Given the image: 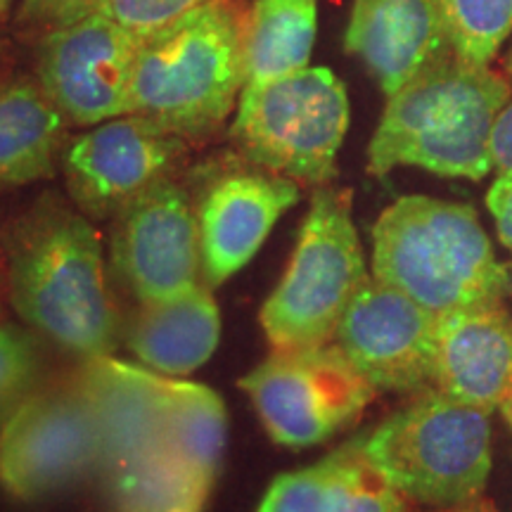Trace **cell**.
<instances>
[{
    "mask_svg": "<svg viewBox=\"0 0 512 512\" xmlns=\"http://www.w3.org/2000/svg\"><path fill=\"white\" fill-rule=\"evenodd\" d=\"M98 467V420L74 373L38 387L0 427V486L17 501L60 494Z\"/></svg>",
    "mask_w": 512,
    "mask_h": 512,
    "instance_id": "obj_9",
    "label": "cell"
},
{
    "mask_svg": "<svg viewBox=\"0 0 512 512\" xmlns=\"http://www.w3.org/2000/svg\"><path fill=\"white\" fill-rule=\"evenodd\" d=\"M486 207L491 209L496 219L498 238L512 252V178L498 176L496 183L491 185L489 195H486ZM512 273V268H510Z\"/></svg>",
    "mask_w": 512,
    "mask_h": 512,
    "instance_id": "obj_28",
    "label": "cell"
},
{
    "mask_svg": "<svg viewBox=\"0 0 512 512\" xmlns=\"http://www.w3.org/2000/svg\"><path fill=\"white\" fill-rule=\"evenodd\" d=\"M95 0H24L19 24L27 27H64L91 12Z\"/></svg>",
    "mask_w": 512,
    "mask_h": 512,
    "instance_id": "obj_27",
    "label": "cell"
},
{
    "mask_svg": "<svg viewBox=\"0 0 512 512\" xmlns=\"http://www.w3.org/2000/svg\"><path fill=\"white\" fill-rule=\"evenodd\" d=\"M214 0H95L88 15H105L143 38Z\"/></svg>",
    "mask_w": 512,
    "mask_h": 512,
    "instance_id": "obj_26",
    "label": "cell"
},
{
    "mask_svg": "<svg viewBox=\"0 0 512 512\" xmlns=\"http://www.w3.org/2000/svg\"><path fill=\"white\" fill-rule=\"evenodd\" d=\"M434 387L484 413L512 394V316L501 304L441 313Z\"/></svg>",
    "mask_w": 512,
    "mask_h": 512,
    "instance_id": "obj_15",
    "label": "cell"
},
{
    "mask_svg": "<svg viewBox=\"0 0 512 512\" xmlns=\"http://www.w3.org/2000/svg\"><path fill=\"white\" fill-rule=\"evenodd\" d=\"M349 128L344 83L325 67H306L242 88L230 143L261 169L320 188L337 176Z\"/></svg>",
    "mask_w": 512,
    "mask_h": 512,
    "instance_id": "obj_6",
    "label": "cell"
},
{
    "mask_svg": "<svg viewBox=\"0 0 512 512\" xmlns=\"http://www.w3.org/2000/svg\"><path fill=\"white\" fill-rule=\"evenodd\" d=\"M368 278L351 219V190L320 185L299 228L290 266L261 309V328L271 347L330 344L344 311Z\"/></svg>",
    "mask_w": 512,
    "mask_h": 512,
    "instance_id": "obj_7",
    "label": "cell"
},
{
    "mask_svg": "<svg viewBox=\"0 0 512 512\" xmlns=\"http://www.w3.org/2000/svg\"><path fill=\"white\" fill-rule=\"evenodd\" d=\"M501 411L505 415V420H508L510 427H512V394L508 396V399H505V403L501 406Z\"/></svg>",
    "mask_w": 512,
    "mask_h": 512,
    "instance_id": "obj_31",
    "label": "cell"
},
{
    "mask_svg": "<svg viewBox=\"0 0 512 512\" xmlns=\"http://www.w3.org/2000/svg\"><path fill=\"white\" fill-rule=\"evenodd\" d=\"M190 195L200 228L202 280L214 290L252 261L280 216L299 202L302 185L240 157L209 166Z\"/></svg>",
    "mask_w": 512,
    "mask_h": 512,
    "instance_id": "obj_13",
    "label": "cell"
},
{
    "mask_svg": "<svg viewBox=\"0 0 512 512\" xmlns=\"http://www.w3.org/2000/svg\"><path fill=\"white\" fill-rule=\"evenodd\" d=\"M316 29L318 0H254L245 22L247 83L273 81L309 67Z\"/></svg>",
    "mask_w": 512,
    "mask_h": 512,
    "instance_id": "obj_19",
    "label": "cell"
},
{
    "mask_svg": "<svg viewBox=\"0 0 512 512\" xmlns=\"http://www.w3.org/2000/svg\"><path fill=\"white\" fill-rule=\"evenodd\" d=\"M373 275L432 313L501 304L510 268L496 259L477 211L408 195L373 226Z\"/></svg>",
    "mask_w": 512,
    "mask_h": 512,
    "instance_id": "obj_4",
    "label": "cell"
},
{
    "mask_svg": "<svg viewBox=\"0 0 512 512\" xmlns=\"http://www.w3.org/2000/svg\"><path fill=\"white\" fill-rule=\"evenodd\" d=\"M112 221V268L138 304L169 302L204 283L200 228L188 185L164 178Z\"/></svg>",
    "mask_w": 512,
    "mask_h": 512,
    "instance_id": "obj_10",
    "label": "cell"
},
{
    "mask_svg": "<svg viewBox=\"0 0 512 512\" xmlns=\"http://www.w3.org/2000/svg\"><path fill=\"white\" fill-rule=\"evenodd\" d=\"M366 434L354 437L347 460L332 486L330 512H415L413 501L389 484L363 456Z\"/></svg>",
    "mask_w": 512,
    "mask_h": 512,
    "instance_id": "obj_23",
    "label": "cell"
},
{
    "mask_svg": "<svg viewBox=\"0 0 512 512\" xmlns=\"http://www.w3.org/2000/svg\"><path fill=\"white\" fill-rule=\"evenodd\" d=\"M164 403L166 434L192 465L209 477H219L228 439V415L223 399L204 384L174 380L157 373Z\"/></svg>",
    "mask_w": 512,
    "mask_h": 512,
    "instance_id": "obj_21",
    "label": "cell"
},
{
    "mask_svg": "<svg viewBox=\"0 0 512 512\" xmlns=\"http://www.w3.org/2000/svg\"><path fill=\"white\" fill-rule=\"evenodd\" d=\"M451 50L489 67L512 31V0H439Z\"/></svg>",
    "mask_w": 512,
    "mask_h": 512,
    "instance_id": "obj_22",
    "label": "cell"
},
{
    "mask_svg": "<svg viewBox=\"0 0 512 512\" xmlns=\"http://www.w3.org/2000/svg\"><path fill=\"white\" fill-rule=\"evenodd\" d=\"M138 36L105 15L50 29L38 43L36 81L74 126L128 114Z\"/></svg>",
    "mask_w": 512,
    "mask_h": 512,
    "instance_id": "obj_12",
    "label": "cell"
},
{
    "mask_svg": "<svg viewBox=\"0 0 512 512\" xmlns=\"http://www.w3.org/2000/svg\"><path fill=\"white\" fill-rule=\"evenodd\" d=\"M434 512H498V510L489 501H484V498L479 496V498H475V501H470V503L453 505V508H439V510H434Z\"/></svg>",
    "mask_w": 512,
    "mask_h": 512,
    "instance_id": "obj_30",
    "label": "cell"
},
{
    "mask_svg": "<svg viewBox=\"0 0 512 512\" xmlns=\"http://www.w3.org/2000/svg\"><path fill=\"white\" fill-rule=\"evenodd\" d=\"M505 69H508V76L512 79V50H510V55H508V62H505Z\"/></svg>",
    "mask_w": 512,
    "mask_h": 512,
    "instance_id": "obj_33",
    "label": "cell"
},
{
    "mask_svg": "<svg viewBox=\"0 0 512 512\" xmlns=\"http://www.w3.org/2000/svg\"><path fill=\"white\" fill-rule=\"evenodd\" d=\"M10 302L41 337L79 358L112 356L121 325L105 275L102 240L88 216L41 202L10 242Z\"/></svg>",
    "mask_w": 512,
    "mask_h": 512,
    "instance_id": "obj_1",
    "label": "cell"
},
{
    "mask_svg": "<svg viewBox=\"0 0 512 512\" xmlns=\"http://www.w3.org/2000/svg\"><path fill=\"white\" fill-rule=\"evenodd\" d=\"M0 60H3V53H0Z\"/></svg>",
    "mask_w": 512,
    "mask_h": 512,
    "instance_id": "obj_35",
    "label": "cell"
},
{
    "mask_svg": "<svg viewBox=\"0 0 512 512\" xmlns=\"http://www.w3.org/2000/svg\"><path fill=\"white\" fill-rule=\"evenodd\" d=\"M510 83L489 67L446 53L387 98L368 147V171L420 166L446 178H482L491 164V131L510 102Z\"/></svg>",
    "mask_w": 512,
    "mask_h": 512,
    "instance_id": "obj_3",
    "label": "cell"
},
{
    "mask_svg": "<svg viewBox=\"0 0 512 512\" xmlns=\"http://www.w3.org/2000/svg\"><path fill=\"white\" fill-rule=\"evenodd\" d=\"M240 0H214L138 41L128 114L207 143L245 88V22Z\"/></svg>",
    "mask_w": 512,
    "mask_h": 512,
    "instance_id": "obj_2",
    "label": "cell"
},
{
    "mask_svg": "<svg viewBox=\"0 0 512 512\" xmlns=\"http://www.w3.org/2000/svg\"><path fill=\"white\" fill-rule=\"evenodd\" d=\"M491 164L498 176L512 178V100L498 114L491 131Z\"/></svg>",
    "mask_w": 512,
    "mask_h": 512,
    "instance_id": "obj_29",
    "label": "cell"
},
{
    "mask_svg": "<svg viewBox=\"0 0 512 512\" xmlns=\"http://www.w3.org/2000/svg\"><path fill=\"white\" fill-rule=\"evenodd\" d=\"M10 3H12V0H0V15H3V12L10 8Z\"/></svg>",
    "mask_w": 512,
    "mask_h": 512,
    "instance_id": "obj_32",
    "label": "cell"
},
{
    "mask_svg": "<svg viewBox=\"0 0 512 512\" xmlns=\"http://www.w3.org/2000/svg\"><path fill=\"white\" fill-rule=\"evenodd\" d=\"M238 384L275 444L294 451L323 444L354 425L377 394L335 342L273 349Z\"/></svg>",
    "mask_w": 512,
    "mask_h": 512,
    "instance_id": "obj_8",
    "label": "cell"
},
{
    "mask_svg": "<svg viewBox=\"0 0 512 512\" xmlns=\"http://www.w3.org/2000/svg\"><path fill=\"white\" fill-rule=\"evenodd\" d=\"M216 479L166 441L143 463L105 482L110 512H204Z\"/></svg>",
    "mask_w": 512,
    "mask_h": 512,
    "instance_id": "obj_20",
    "label": "cell"
},
{
    "mask_svg": "<svg viewBox=\"0 0 512 512\" xmlns=\"http://www.w3.org/2000/svg\"><path fill=\"white\" fill-rule=\"evenodd\" d=\"M363 456L413 503L434 510L470 503L491 472V413L425 389L366 432Z\"/></svg>",
    "mask_w": 512,
    "mask_h": 512,
    "instance_id": "obj_5",
    "label": "cell"
},
{
    "mask_svg": "<svg viewBox=\"0 0 512 512\" xmlns=\"http://www.w3.org/2000/svg\"><path fill=\"white\" fill-rule=\"evenodd\" d=\"M67 128L69 119L38 81L0 88V188L53 178L69 143Z\"/></svg>",
    "mask_w": 512,
    "mask_h": 512,
    "instance_id": "obj_18",
    "label": "cell"
},
{
    "mask_svg": "<svg viewBox=\"0 0 512 512\" xmlns=\"http://www.w3.org/2000/svg\"><path fill=\"white\" fill-rule=\"evenodd\" d=\"M351 446H354V439L335 448L316 465L275 477L256 512H330L332 486Z\"/></svg>",
    "mask_w": 512,
    "mask_h": 512,
    "instance_id": "obj_24",
    "label": "cell"
},
{
    "mask_svg": "<svg viewBox=\"0 0 512 512\" xmlns=\"http://www.w3.org/2000/svg\"><path fill=\"white\" fill-rule=\"evenodd\" d=\"M188 147V140L136 114L102 121L64 147L69 197L91 221L114 219L147 188L174 176Z\"/></svg>",
    "mask_w": 512,
    "mask_h": 512,
    "instance_id": "obj_11",
    "label": "cell"
},
{
    "mask_svg": "<svg viewBox=\"0 0 512 512\" xmlns=\"http://www.w3.org/2000/svg\"><path fill=\"white\" fill-rule=\"evenodd\" d=\"M437 320V313L370 273L332 342L377 392H425L434 384Z\"/></svg>",
    "mask_w": 512,
    "mask_h": 512,
    "instance_id": "obj_14",
    "label": "cell"
},
{
    "mask_svg": "<svg viewBox=\"0 0 512 512\" xmlns=\"http://www.w3.org/2000/svg\"><path fill=\"white\" fill-rule=\"evenodd\" d=\"M344 46L366 62L387 98L451 53L439 0H354Z\"/></svg>",
    "mask_w": 512,
    "mask_h": 512,
    "instance_id": "obj_16",
    "label": "cell"
},
{
    "mask_svg": "<svg viewBox=\"0 0 512 512\" xmlns=\"http://www.w3.org/2000/svg\"><path fill=\"white\" fill-rule=\"evenodd\" d=\"M219 339V304L204 283L169 302L140 304L121 325V342L128 351L145 368L166 377L188 375L204 366Z\"/></svg>",
    "mask_w": 512,
    "mask_h": 512,
    "instance_id": "obj_17",
    "label": "cell"
},
{
    "mask_svg": "<svg viewBox=\"0 0 512 512\" xmlns=\"http://www.w3.org/2000/svg\"><path fill=\"white\" fill-rule=\"evenodd\" d=\"M41 377L38 332L0 320V427L41 387Z\"/></svg>",
    "mask_w": 512,
    "mask_h": 512,
    "instance_id": "obj_25",
    "label": "cell"
},
{
    "mask_svg": "<svg viewBox=\"0 0 512 512\" xmlns=\"http://www.w3.org/2000/svg\"><path fill=\"white\" fill-rule=\"evenodd\" d=\"M0 320H3V294H0Z\"/></svg>",
    "mask_w": 512,
    "mask_h": 512,
    "instance_id": "obj_34",
    "label": "cell"
}]
</instances>
